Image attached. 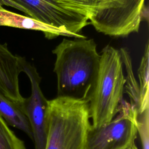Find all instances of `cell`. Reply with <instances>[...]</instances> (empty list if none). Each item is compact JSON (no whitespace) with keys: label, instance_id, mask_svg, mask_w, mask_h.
Wrapping results in <instances>:
<instances>
[{"label":"cell","instance_id":"obj_5","mask_svg":"<svg viewBox=\"0 0 149 149\" xmlns=\"http://www.w3.org/2000/svg\"><path fill=\"white\" fill-rule=\"evenodd\" d=\"M136 115V109L123 100L110 122L98 127L90 125L85 149H128L137 138Z\"/></svg>","mask_w":149,"mask_h":149},{"label":"cell","instance_id":"obj_1","mask_svg":"<svg viewBox=\"0 0 149 149\" xmlns=\"http://www.w3.org/2000/svg\"><path fill=\"white\" fill-rule=\"evenodd\" d=\"M57 96L87 100L98 72L100 54L92 38L63 40L52 50Z\"/></svg>","mask_w":149,"mask_h":149},{"label":"cell","instance_id":"obj_10","mask_svg":"<svg viewBox=\"0 0 149 149\" xmlns=\"http://www.w3.org/2000/svg\"><path fill=\"white\" fill-rule=\"evenodd\" d=\"M0 116L9 125L24 132L33 140L32 130L22 104L10 99L0 91Z\"/></svg>","mask_w":149,"mask_h":149},{"label":"cell","instance_id":"obj_11","mask_svg":"<svg viewBox=\"0 0 149 149\" xmlns=\"http://www.w3.org/2000/svg\"><path fill=\"white\" fill-rule=\"evenodd\" d=\"M45 1L54 6L67 12L86 22H88L90 20L95 8V0Z\"/></svg>","mask_w":149,"mask_h":149},{"label":"cell","instance_id":"obj_6","mask_svg":"<svg viewBox=\"0 0 149 149\" xmlns=\"http://www.w3.org/2000/svg\"><path fill=\"white\" fill-rule=\"evenodd\" d=\"M0 5L19 10L27 16L70 34L74 38H86L80 32L89 22L54 6L45 0H0Z\"/></svg>","mask_w":149,"mask_h":149},{"label":"cell","instance_id":"obj_9","mask_svg":"<svg viewBox=\"0 0 149 149\" xmlns=\"http://www.w3.org/2000/svg\"><path fill=\"white\" fill-rule=\"evenodd\" d=\"M0 26L41 31L47 39H53L60 36L73 37L70 34L27 16L9 10L1 5H0Z\"/></svg>","mask_w":149,"mask_h":149},{"label":"cell","instance_id":"obj_14","mask_svg":"<svg viewBox=\"0 0 149 149\" xmlns=\"http://www.w3.org/2000/svg\"><path fill=\"white\" fill-rule=\"evenodd\" d=\"M0 149H26L24 142L9 129L0 116Z\"/></svg>","mask_w":149,"mask_h":149},{"label":"cell","instance_id":"obj_4","mask_svg":"<svg viewBox=\"0 0 149 149\" xmlns=\"http://www.w3.org/2000/svg\"><path fill=\"white\" fill-rule=\"evenodd\" d=\"M145 6V0H95L90 23L105 35L125 37L139 31Z\"/></svg>","mask_w":149,"mask_h":149},{"label":"cell","instance_id":"obj_15","mask_svg":"<svg viewBox=\"0 0 149 149\" xmlns=\"http://www.w3.org/2000/svg\"><path fill=\"white\" fill-rule=\"evenodd\" d=\"M136 127L142 149H149V108L137 112Z\"/></svg>","mask_w":149,"mask_h":149},{"label":"cell","instance_id":"obj_3","mask_svg":"<svg viewBox=\"0 0 149 149\" xmlns=\"http://www.w3.org/2000/svg\"><path fill=\"white\" fill-rule=\"evenodd\" d=\"M48 104L45 149H85L91 125L87 101L57 96Z\"/></svg>","mask_w":149,"mask_h":149},{"label":"cell","instance_id":"obj_16","mask_svg":"<svg viewBox=\"0 0 149 149\" xmlns=\"http://www.w3.org/2000/svg\"><path fill=\"white\" fill-rule=\"evenodd\" d=\"M128 149H138V148H137V146H136V144H135V143H134V144H133L130 147H129Z\"/></svg>","mask_w":149,"mask_h":149},{"label":"cell","instance_id":"obj_2","mask_svg":"<svg viewBox=\"0 0 149 149\" xmlns=\"http://www.w3.org/2000/svg\"><path fill=\"white\" fill-rule=\"evenodd\" d=\"M123 65L118 49L109 45L102 49L97 78L87 99L93 127L110 122L119 111L126 82Z\"/></svg>","mask_w":149,"mask_h":149},{"label":"cell","instance_id":"obj_13","mask_svg":"<svg viewBox=\"0 0 149 149\" xmlns=\"http://www.w3.org/2000/svg\"><path fill=\"white\" fill-rule=\"evenodd\" d=\"M147 41L140 61L137 74L140 89V104L137 112L149 108V45Z\"/></svg>","mask_w":149,"mask_h":149},{"label":"cell","instance_id":"obj_7","mask_svg":"<svg viewBox=\"0 0 149 149\" xmlns=\"http://www.w3.org/2000/svg\"><path fill=\"white\" fill-rule=\"evenodd\" d=\"M31 83V94L24 98L22 108L28 119L35 149H45L49 122L48 100L44 97L40 86L41 78L36 68L26 62L24 72Z\"/></svg>","mask_w":149,"mask_h":149},{"label":"cell","instance_id":"obj_8","mask_svg":"<svg viewBox=\"0 0 149 149\" xmlns=\"http://www.w3.org/2000/svg\"><path fill=\"white\" fill-rule=\"evenodd\" d=\"M26 62L24 58L13 54L6 43L0 42V91L20 104L24 98L20 92L19 76L24 72Z\"/></svg>","mask_w":149,"mask_h":149},{"label":"cell","instance_id":"obj_12","mask_svg":"<svg viewBox=\"0 0 149 149\" xmlns=\"http://www.w3.org/2000/svg\"><path fill=\"white\" fill-rule=\"evenodd\" d=\"M121 59L123 65L125 66L126 70V82L125 86V92L128 95L130 98V104L137 110L140 104V89L139 85L136 79L132 68V59L129 52L125 48H120L119 50Z\"/></svg>","mask_w":149,"mask_h":149}]
</instances>
